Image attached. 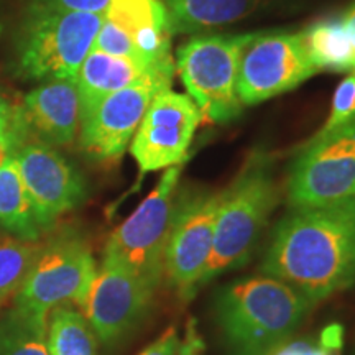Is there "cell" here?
Here are the masks:
<instances>
[{"mask_svg":"<svg viewBox=\"0 0 355 355\" xmlns=\"http://www.w3.org/2000/svg\"><path fill=\"white\" fill-rule=\"evenodd\" d=\"M261 272L311 304L355 285V198L293 207L273 230Z\"/></svg>","mask_w":355,"mask_h":355,"instance_id":"obj_1","label":"cell"},{"mask_svg":"<svg viewBox=\"0 0 355 355\" xmlns=\"http://www.w3.org/2000/svg\"><path fill=\"white\" fill-rule=\"evenodd\" d=\"M311 304L282 279H235L216 295L214 319L227 355H270L286 344Z\"/></svg>","mask_w":355,"mask_h":355,"instance_id":"obj_2","label":"cell"},{"mask_svg":"<svg viewBox=\"0 0 355 355\" xmlns=\"http://www.w3.org/2000/svg\"><path fill=\"white\" fill-rule=\"evenodd\" d=\"M278 201L279 188L272 159L263 152H254L232 183L220 191L214 245L202 272L201 286L220 273L245 265Z\"/></svg>","mask_w":355,"mask_h":355,"instance_id":"obj_3","label":"cell"},{"mask_svg":"<svg viewBox=\"0 0 355 355\" xmlns=\"http://www.w3.org/2000/svg\"><path fill=\"white\" fill-rule=\"evenodd\" d=\"M104 13L33 6L17 46V68L25 79H76L92 50Z\"/></svg>","mask_w":355,"mask_h":355,"instance_id":"obj_4","label":"cell"},{"mask_svg":"<svg viewBox=\"0 0 355 355\" xmlns=\"http://www.w3.org/2000/svg\"><path fill=\"white\" fill-rule=\"evenodd\" d=\"M252 33L198 35L176 51L175 68L202 121L227 123L242 114L239 68Z\"/></svg>","mask_w":355,"mask_h":355,"instance_id":"obj_5","label":"cell"},{"mask_svg":"<svg viewBox=\"0 0 355 355\" xmlns=\"http://www.w3.org/2000/svg\"><path fill=\"white\" fill-rule=\"evenodd\" d=\"M96 275V259L86 239L74 229L61 230L40 245L15 295V309L46 319L56 306L84 308Z\"/></svg>","mask_w":355,"mask_h":355,"instance_id":"obj_6","label":"cell"},{"mask_svg":"<svg viewBox=\"0 0 355 355\" xmlns=\"http://www.w3.org/2000/svg\"><path fill=\"white\" fill-rule=\"evenodd\" d=\"M183 165L168 168L140 206L110 234L104 257L157 291L165 278V248L170 235Z\"/></svg>","mask_w":355,"mask_h":355,"instance_id":"obj_7","label":"cell"},{"mask_svg":"<svg viewBox=\"0 0 355 355\" xmlns=\"http://www.w3.org/2000/svg\"><path fill=\"white\" fill-rule=\"evenodd\" d=\"M291 207L324 206L355 198V115L318 132L291 163L286 181Z\"/></svg>","mask_w":355,"mask_h":355,"instance_id":"obj_8","label":"cell"},{"mask_svg":"<svg viewBox=\"0 0 355 355\" xmlns=\"http://www.w3.org/2000/svg\"><path fill=\"white\" fill-rule=\"evenodd\" d=\"M220 191L186 186L178 191L175 216L165 248V278L183 301L201 288V277L214 245Z\"/></svg>","mask_w":355,"mask_h":355,"instance_id":"obj_9","label":"cell"},{"mask_svg":"<svg viewBox=\"0 0 355 355\" xmlns=\"http://www.w3.org/2000/svg\"><path fill=\"white\" fill-rule=\"evenodd\" d=\"M175 71H158L102 99L83 117L78 135L83 152L101 163L119 162L130 146L155 96L171 87Z\"/></svg>","mask_w":355,"mask_h":355,"instance_id":"obj_10","label":"cell"},{"mask_svg":"<svg viewBox=\"0 0 355 355\" xmlns=\"http://www.w3.org/2000/svg\"><path fill=\"white\" fill-rule=\"evenodd\" d=\"M318 73L309 61L300 33H252L239 68V97L255 105L293 91Z\"/></svg>","mask_w":355,"mask_h":355,"instance_id":"obj_11","label":"cell"},{"mask_svg":"<svg viewBox=\"0 0 355 355\" xmlns=\"http://www.w3.org/2000/svg\"><path fill=\"white\" fill-rule=\"evenodd\" d=\"M10 157L15 159L43 234L50 232L61 217L86 199L87 186L83 175L55 146L26 141Z\"/></svg>","mask_w":355,"mask_h":355,"instance_id":"obj_12","label":"cell"},{"mask_svg":"<svg viewBox=\"0 0 355 355\" xmlns=\"http://www.w3.org/2000/svg\"><path fill=\"white\" fill-rule=\"evenodd\" d=\"M201 110L188 94L159 91L130 141V153L141 175L183 165L199 123Z\"/></svg>","mask_w":355,"mask_h":355,"instance_id":"obj_13","label":"cell"},{"mask_svg":"<svg viewBox=\"0 0 355 355\" xmlns=\"http://www.w3.org/2000/svg\"><path fill=\"white\" fill-rule=\"evenodd\" d=\"M155 293L125 266L104 257L83 308L84 316L101 343H121L144 322Z\"/></svg>","mask_w":355,"mask_h":355,"instance_id":"obj_14","label":"cell"},{"mask_svg":"<svg viewBox=\"0 0 355 355\" xmlns=\"http://www.w3.org/2000/svg\"><path fill=\"white\" fill-rule=\"evenodd\" d=\"M20 132L26 141L73 145L83 122V102L76 79H51L17 102Z\"/></svg>","mask_w":355,"mask_h":355,"instance_id":"obj_15","label":"cell"},{"mask_svg":"<svg viewBox=\"0 0 355 355\" xmlns=\"http://www.w3.org/2000/svg\"><path fill=\"white\" fill-rule=\"evenodd\" d=\"M163 69H176L175 58L162 63H145L132 58L112 56L91 50L76 74L83 102V117L107 96Z\"/></svg>","mask_w":355,"mask_h":355,"instance_id":"obj_16","label":"cell"},{"mask_svg":"<svg viewBox=\"0 0 355 355\" xmlns=\"http://www.w3.org/2000/svg\"><path fill=\"white\" fill-rule=\"evenodd\" d=\"M104 17L133 40L146 63L173 58L170 20L162 0H110Z\"/></svg>","mask_w":355,"mask_h":355,"instance_id":"obj_17","label":"cell"},{"mask_svg":"<svg viewBox=\"0 0 355 355\" xmlns=\"http://www.w3.org/2000/svg\"><path fill=\"white\" fill-rule=\"evenodd\" d=\"M171 35H194L247 19L265 0H162Z\"/></svg>","mask_w":355,"mask_h":355,"instance_id":"obj_18","label":"cell"},{"mask_svg":"<svg viewBox=\"0 0 355 355\" xmlns=\"http://www.w3.org/2000/svg\"><path fill=\"white\" fill-rule=\"evenodd\" d=\"M0 229L25 242H38L43 235L19 168L10 155L0 165Z\"/></svg>","mask_w":355,"mask_h":355,"instance_id":"obj_19","label":"cell"},{"mask_svg":"<svg viewBox=\"0 0 355 355\" xmlns=\"http://www.w3.org/2000/svg\"><path fill=\"white\" fill-rule=\"evenodd\" d=\"M309 61L319 71H354L355 51L339 17L314 21L300 32Z\"/></svg>","mask_w":355,"mask_h":355,"instance_id":"obj_20","label":"cell"},{"mask_svg":"<svg viewBox=\"0 0 355 355\" xmlns=\"http://www.w3.org/2000/svg\"><path fill=\"white\" fill-rule=\"evenodd\" d=\"M46 347L50 355H97L91 324L73 306H56L46 318Z\"/></svg>","mask_w":355,"mask_h":355,"instance_id":"obj_21","label":"cell"},{"mask_svg":"<svg viewBox=\"0 0 355 355\" xmlns=\"http://www.w3.org/2000/svg\"><path fill=\"white\" fill-rule=\"evenodd\" d=\"M0 355H50L46 319L13 308L0 322Z\"/></svg>","mask_w":355,"mask_h":355,"instance_id":"obj_22","label":"cell"},{"mask_svg":"<svg viewBox=\"0 0 355 355\" xmlns=\"http://www.w3.org/2000/svg\"><path fill=\"white\" fill-rule=\"evenodd\" d=\"M38 242H25L15 237H0V304L19 293L21 283L37 259Z\"/></svg>","mask_w":355,"mask_h":355,"instance_id":"obj_23","label":"cell"},{"mask_svg":"<svg viewBox=\"0 0 355 355\" xmlns=\"http://www.w3.org/2000/svg\"><path fill=\"white\" fill-rule=\"evenodd\" d=\"M92 50L105 53V55L132 58V60L145 61L144 58L140 56L139 50H137L133 40L128 37L122 28H119L117 25L105 19V17H104V21H102L99 32L96 35Z\"/></svg>","mask_w":355,"mask_h":355,"instance_id":"obj_24","label":"cell"},{"mask_svg":"<svg viewBox=\"0 0 355 355\" xmlns=\"http://www.w3.org/2000/svg\"><path fill=\"white\" fill-rule=\"evenodd\" d=\"M355 115V69L339 84L332 97V109L319 132H329L343 125Z\"/></svg>","mask_w":355,"mask_h":355,"instance_id":"obj_25","label":"cell"},{"mask_svg":"<svg viewBox=\"0 0 355 355\" xmlns=\"http://www.w3.org/2000/svg\"><path fill=\"white\" fill-rule=\"evenodd\" d=\"M0 145L3 146L7 155L24 145L17 102L8 99L2 91H0Z\"/></svg>","mask_w":355,"mask_h":355,"instance_id":"obj_26","label":"cell"},{"mask_svg":"<svg viewBox=\"0 0 355 355\" xmlns=\"http://www.w3.org/2000/svg\"><path fill=\"white\" fill-rule=\"evenodd\" d=\"M109 2L110 0H32L33 6L87 13H104Z\"/></svg>","mask_w":355,"mask_h":355,"instance_id":"obj_27","label":"cell"},{"mask_svg":"<svg viewBox=\"0 0 355 355\" xmlns=\"http://www.w3.org/2000/svg\"><path fill=\"white\" fill-rule=\"evenodd\" d=\"M183 343L184 336H181L176 327H170L140 355H180L181 349H183Z\"/></svg>","mask_w":355,"mask_h":355,"instance_id":"obj_28","label":"cell"},{"mask_svg":"<svg viewBox=\"0 0 355 355\" xmlns=\"http://www.w3.org/2000/svg\"><path fill=\"white\" fill-rule=\"evenodd\" d=\"M202 354H204V343L201 336L198 334L194 321H191L188 326H186L184 343L180 355H202Z\"/></svg>","mask_w":355,"mask_h":355,"instance_id":"obj_29","label":"cell"},{"mask_svg":"<svg viewBox=\"0 0 355 355\" xmlns=\"http://www.w3.org/2000/svg\"><path fill=\"white\" fill-rule=\"evenodd\" d=\"M309 340H298V343H286L275 349L270 355H308Z\"/></svg>","mask_w":355,"mask_h":355,"instance_id":"obj_30","label":"cell"},{"mask_svg":"<svg viewBox=\"0 0 355 355\" xmlns=\"http://www.w3.org/2000/svg\"><path fill=\"white\" fill-rule=\"evenodd\" d=\"M340 21H343L345 32H347L350 42H352V46H354V51H355V0L350 6L345 8L343 15L339 17Z\"/></svg>","mask_w":355,"mask_h":355,"instance_id":"obj_31","label":"cell"},{"mask_svg":"<svg viewBox=\"0 0 355 355\" xmlns=\"http://www.w3.org/2000/svg\"><path fill=\"white\" fill-rule=\"evenodd\" d=\"M6 158H7V152H6V150H3V146L0 145V165H2V162Z\"/></svg>","mask_w":355,"mask_h":355,"instance_id":"obj_32","label":"cell"}]
</instances>
